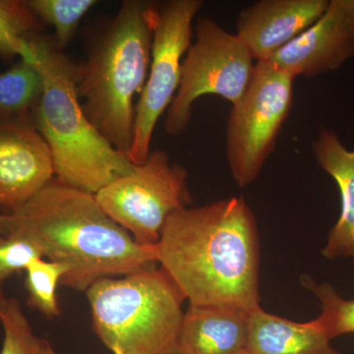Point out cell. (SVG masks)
I'll use <instances>...</instances> for the list:
<instances>
[{
  "instance_id": "cell-17",
  "label": "cell",
  "mask_w": 354,
  "mask_h": 354,
  "mask_svg": "<svg viewBox=\"0 0 354 354\" xmlns=\"http://www.w3.org/2000/svg\"><path fill=\"white\" fill-rule=\"evenodd\" d=\"M44 90V77L37 62L20 59L0 73V115L32 116Z\"/></svg>"
},
{
  "instance_id": "cell-1",
  "label": "cell",
  "mask_w": 354,
  "mask_h": 354,
  "mask_svg": "<svg viewBox=\"0 0 354 354\" xmlns=\"http://www.w3.org/2000/svg\"><path fill=\"white\" fill-rule=\"evenodd\" d=\"M160 269L194 306H260V242L245 200L232 197L169 216L156 245Z\"/></svg>"
},
{
  "instance_id": "cell-3",
  "label": "cell",
  "mask_w": 354,
  "mask_h": 354,
  "mask_svg": "<svg viewBox=\"0 0 354 354\" xmlns=\"http://www.w3.org/2000/svg\"><path fill=\"white\" fill-rule=\"evenodd\" d=\"M153 2L127 0L95 39L87 62L75 66L77 93L86 115L109 143L128 156L134 134L135 99L152 57Z\"/></svg>"
},
{
  "instance_id": "cell-10",
  "label": "cell",
  "mask_w": 354,
  "mask_h": 354,
  "mask_svg": "<svg viewBox=\"0 0 354 354\" xmlns=\"http://www.w3.org/2000/svg\"><path fill=\"white\" fill-rule=\"evenodd\" d=\"M55 178L53 157L32 116L0 115V209L8 214Z\"/></svg>"
},
{
  "instance_id": "cell-8",
  "label": "cell",
  "mask_w": 354,
  "mask_h": 354,
  "mask_svg": "<svg viewBox=\"0 0 354 354\" xmlns=\"http://www.w3.org/2000/svg\"><path fill=\"white\" fill-rule=\"evenodd\" d=\"M254 59L236 34L223 30L215 20L199 18L196 41L183 59L180 85L167 109L165 130L178 136L189 124L195 102L216 95L232 106L245 94L252 79Z\"/></svg>"
},
{
  "instance_id": "cell-4",
  "label": "cell",
  "mask_w": 354,
  "mask_h": 354,
  "mask_svg": "<svg viewBox=\"0 0 354 354\" xmlns=\"http://www.w3.org/2000/svg\"><path fill=\"white\" fill-rule=\"evenodd\" d=\"M36 62L44 90L32 116L50 148L55 178L97 194L135 165L86 115L77 93L75 65L53 39L41 36L37 41Z\"/></svg>"
},
{
  "instance_id": "cell-11",
  "label": "cell",
  "mask_w": 354,
  "mask_h": 354,
  "mask_svg": "<svg viewBox=\"0 0 354 354\" xmlns=\"http://www.w3.org/2000/svg\"><path fill=\"white\" fill-rule=\"evenodd\" d=\"M354 57V0H330L320 19L265 62L298 76L335 71Z\"/></svg>"
},
{
  "instance_id": "cell-20",
  "label": "cell",
  "mask_w": 354,
  "mask_h": 354,
  "mask_svg": "<svg viewBox=\"0 0 354 354\" xmlns=\"http://www.w3.org/2000/svg\"><path fill=\"white\" fill-rule=\"evenodd\" d=\"M3 342L0 354H44L50 342L37 337L20 302L6 298L0 304Z\"/></svg>"
},
{
  "instance_id": "cell-14",
  "label": "cell",
  "mask_w": 354,
  "mask_h": 354,
  "mask_svg": "<svg viewBox=\"0 0 354 354\" xmlns=\"http://www.w3.org/2000/svg\"><path fill=\"white\" fill-rule=\"evenodd\" d=\"M313 153L341 195V214L330 230L323 256L330 260L351 258L354 263V150H348L334 130L323 128L314 141Z\"/></svg>"
},
{
  "instance_id": "cell-22",
  "label": "cell",
  "mask_w": 354,
  "mask_h": 354,
  "mask_svg": "<svg viewBox=\"0 0 354 354\" xmlns=\"http://www.w3.org/2000/svg\"><path fill=\"white\" fill-rule=\"evenodd\" d=\"M38 258L44 257L25 239L0 234V286L14 274L25 271L28 265Z\"/></svg>"
},
{
  "instance_id": "cell-9",
  "label": "cell",
  "mask_w": 354,
  "mask_h": 354,
  "mask_svg": "<svg viewBox=\"0 0 354 354\" xmlns=\"http://www.w3.org/2000/svg\"><path fill=\"white\" fill-rule=\"evenodd\" d=\"M202 6L201 0L153 2L152 57L135 109L134 134L127 156L133 165L146 162L156 125L178 91L193 22Z\"/></svg>"
},
{
  "instance_id": "cell-7",
  "label": "cell",
  "mask_w": 354,
  "mask_h": 354,
  "mask_svg": "<svg viewBox=\"0 0 354 354\" xmlns=\"http://www.w3.org/2000/svg\"><path fill=\"white\" fill-rule=\"evenodd\" d=\"M187 181L185 167L171 164L165 151L156 150L95 195L106 215L137 243L156 246L169 216L191 203Z\"/></svg>"
},
{
  "instance_id": "cell-5",
  "label": "cell",
  "mask_w": 354,
  "mask_h": 354,
  "mask_svg": "<svg viewBox=\"0 0 354 354\" xmlns=\"http://www.w3.org/2000/svg\"><path fill=\"white\" fill-rule=\"evenodd\" d=\"M93 330L113 354H177L183 295L162 269L106 278L86 291Z\"/></svg>"
},
{
  "instance_id": "cell-15",
  "label": "cell",
  "mask_w": 354,
  "mask_h": 354,
  "mask_svg": "<svg viewBox=\"0 0 354 354\" xmlns=\"http://www.w3.org/2000/svg\"><path fill=\"white\" fill-rule=\"evenodd\" d=\"M318 318L297 323L268 313L250 312L248 354H341Z\"/></svg>"
},
{
  "instance_id": "cell-21",
  "label": "cell",
  "mask_w": 354,
  "mask_h": 354,
  "mask_svg": "<svg viewBox=\"0 0 354 354\" xmlns=\"http://www.w3.org/2000/svg\"><path fill=\"white\" fill-rule=\"evenodd\" d=\"M301 283L320 301L318 319L330 339L354 333V299H344L329 283H317L308 276L302 277Z\"/></svg>"
},
{
  "instance_id": "cell-2",
  "label": "cell",
  "mask_w": 354,
  "mask_h": 354,
  "mask_svg": "<svg viewBox=\"0 0 354 354\" xmlns=\"http://www.w3.org/2000/svg\"><path fill=\"white\" fill-rule=\"evenodd\" d=\"M1 234L25 239L67 269L60 285L87 291L106 278L153 269L156 246L137 243L95 194L53 178L20 208L0 216Z\"/></svg>"
},
{
  "instance_id": "cell-24",
  "label": "cell",
  "mask_w": 354,
  "mask_h": 354,
  "mask_svg": "<svg viewBox=\"0 0 354 354\" xmlns=\"http://www.w3.org/2000/svg\"><path fill=\"white\" fill-rule=\"evenodd\" d=\"M6 297H4L3 291L1 290V286H0V304H1V302L3 301L4 299H6Z\"/></svg>"
},
{
  "instance_id": "cell-12",
  "label": "cell",
  "mask_w": 354,
  "mask_h": 354,
  "mask_svg": "<svg viewBox=\"0 0 354 354\" xmlns=\"http://www.w3.org/2000/svg\"><path fill=\"white\" fill-rule=\"evenodd\" d=\"M329 0H261L241 11L237 37L253 59L265 62L320 19Z\"/></svg>"
},
{
  "instance_id": "cell-23",
  "label": "cell",
  "mask_w": 354,
  "mask_h": 354,
  "mask_svg": "<svg viewBox=\"0 0 354 354\" xmlns=\"http://www.w3.org/2000/svg\"><path fill=\"white\" fill-rule=\"evenodd\" d=\"M44 354H57L55 353V349L53 348V346H51L50 344H48V346H46V349H44Z\"/></svg>"
},
{
  "instance_id": "cell-16",
  "label": "cell",
  "mask_w": 354,
  "mask_h": 354,
  "mask_svg": "<svg viewBox=\"0 0 354 354\" xmlns=\"http://www.w3.org/2000/svg\"><path fill=\"white\" fill-rule=\"evenodd\" d=\"M41 23L28 1L0 0V58L19 57L35 64Z\"/></svg>"
},
{
  "instance_id": "cell-13",
  "label": "cell",
  "mask_w": 354,
  "mask_h": 354,
  "mask_svg": "<svg viewBox=\"0 0 354 354\" xmlns=\"http://www.w3.org/2000/svg\"><path fill=\"white\" fill-rule=\"evenodd\" d=\"M250 312L194 306L184 312L177 354H248Z\"/></svg>"
},
{
  "instance_id": "cell-25",
  "label": "cell",
  "mask_w": 354,
  "mask_h": 354,
  "mask_svg": "<svg viewBox=\"0 0 354 354\" xmlns=\"http://www.w3.org/2000/svg\"><path fill=\"white\" fill-rule=\"evenodd\" d=\"M0 216H1V213H0ZM0 234H1V230H0Z\"/></svg>"
},
{
  "instance_id": "cell-6",
  "label": "cell",
  "mask_w": 354,
  "mask_h": 354,
  "mask_svg": "<svg viewBox=\"0 0 354 354\" xmlns=\"http://www.w3.org/2000/svg\"><path fill=\"white\" fill-rule=\"evenodd\" d=\"M295 77L268 62L255 64L245 94L230 111L227 158L235 183L245 188L260 176L293 104Z\"/></svg>"
},
{
  "instance_id": "cell-18",
  "label": "cell",
  "mask_w": 354,
  "mask_h": 354,
  "mask_svg": "<svg viewBox=\"0 0 354 354\" xmlns=\"http://www.w3.org/2000/svg\"><path fill=\"white\" fill-rule=\"evenodd\" d=\"M97 3L95 0H28L38 19L53 26V41L60 50L68 46L84 16Z\"/></svg>"
},
{
  "instance_id": "cell-19",
  "label": "cell",
  "mask_w": 354,
  "mask_h": 354,
  "mask_svg": "<svg viewBox=\"0 0 354 354\" xmlns=\"http://www.w3.org/2000/svg\"><path fill=\"white\" fill-rule=\"evenodd\" d=\"M25 272L28 304L44 315H59L57 286L60 285L62 279L66 274V268L59 263L38 258L28 265Z\"/></svg>"
}]
</instances>
